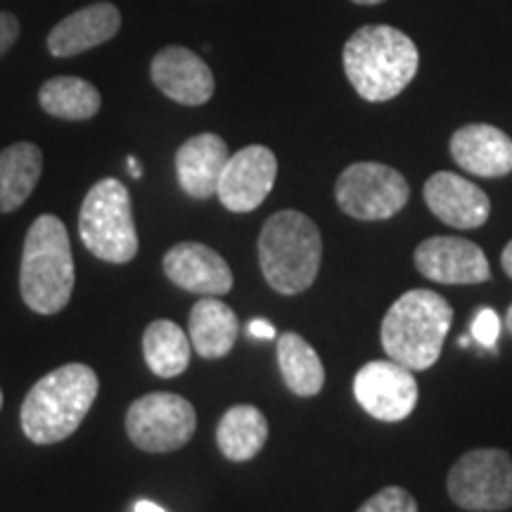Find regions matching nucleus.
Returning a JSON list of instances; mask_svg holds the SVG:
<instances>
[{
  "label": "nucleus",
  "instance_id": "obj_34",
  "mask_svg": "<svg viewBox=\"0 0 512 512\" xmlns=\"http://www.w3.org/2000/svg\"><path fill=\"white\" fill-rule=\"evenodd\" d=\"M0 408H3V392H0Z\"/></svg>",
  "mask_w": 512,
  "mask_h": 512
},
{
  "label": "nucleus",
  "instance_id": "obj_25",
  "mask_svg": "<svg viewBox=\"0 0 512 512\" xmlns=\"http://www.w3.org/2000/svg\"><path fill=\"white\" fill-rule=\"evenodd\" d=\"M356 512H418V503L401 486H387L368 498Z\"/></svg>",
  "mask_w": 512,
  "mask_h": 512
},
{
  "label": "nucleus",
  "instance_id": "obj_23",
  "mask_svg": "<svg viewBox=\"0 0 512 512\" xmlns=\"http://www.w3.org/2000/svg\"><path fill=\"white\" fill-rule=\"evenodd\" d=\"M38 102L50 117L67 121H86L100 112L102 98L98 88L79 76H55L38 91Z\"/></svg>",
  "mask_w": 512,
  "mask_h": 512
},
{
  "label": "nucleus",
  "instance_id": "obj_8",
  "mask_svg": "<svg viewBox=\"0 0 512 512\" xmlns=\"http://www.w3.org/2000/svg\"><path fill=\"white\" fill-rule=\"evenodd\" d=\"M335 197L339 209L358 221H384L408 204L411 188L392 166L356 162L337 178Z\"/></svg>",
  "mask_w": 512,
  "mask_h": 512
},
{
  "label": "nucleus",
  "instance_id": "obj_11",
  "mask_svg": "<svg viewBox=\"0 0 512 512\" xmlns=\"http://www.w3.org/2000/svg\"><path fill=\"white\" fill-rule=\"evenodd\" d=\"M275 176H278V159L273 150L264 145L242 147L240 152L230 155L216 197L233 214H249L271 195Z\"/></svg>",
  "mask_w": 512,
  "mask_h": 512
},
{
  "label": "nucleus",
  "instance_id": "obj_15",
  "mask_svg": "<svg viewBox=\"0 0 512 512\" xmlns=\"http://www.w3.org/2000/svg\"><path fill=\"white\" fill-rule=\"evenodd\" d=\"M164 273L185 292L221 297L233 290V271L219 252L200 242H181L164 254Z\"/></svg>",
  "mask_w": 512,
  "mask_h": 512
},
{
  "label": "nucleus",
  "instance_id": "obj_4",
  "mask_svg": "<svg viewBox=\"0 0 512 512\" xmlns=\"http://www.w3.org/2000/svg\"><path fill=\"white\" fill-rule=\"evenodd\" d=\"M453 309L432 290H408L384 313L380 339L392 361L408 370H427L439 361Z\"/></svg>",
  "mask_w": 512,
  "mask_h": 512
},
{
  "label": "nucleus",
  "instance_id": "obj_20",
  "mask_svg": "<svg viewBox=\"0 0 512 512\" xmlns=\"http://www.w3.org/2000/svg\"><path fill=\"white\" fill-rule=\"evenodd\" d=\"M43 174V152L34 143H15L0 152V214L29 200Z\"/></svg>",
  "mask_w": 512,
  "mask_h": 512
},
{
  "label": "nucleus",
  "instance_id": "obj_19",
  "mask_svg": "<svg viewBox=\"0 0 512 512\" xmlns=\"http://www.w3.org/2000/svg\"><path fill=\"white\" fill-rule=\"evenodd\" d=\"M190 344L202 358L216 361L233 351L240 335V320L228 304L216 297H204L192 306L188 318Z\"/></svg>",
  "mask_w": 512,
  "mask_h": 512
},
{
  "label": "nucleus",
  "instance_id": "obj_18",
  "mask_svg": "<svg viewBox=\"0 0 512 512\" xmlns=\"http://www.w3.org/2000/svg\"><path fill=\"white\" fill-rule=\"evenodd\" d=\"M121 12L112 3H93L64 17L48 36V50L55 57H74L98 48L119 34Z\"/></svg>",
  "mask_w": 512,
  "mask_h": 512
},
{
  "label": "nucleus",
  "instance_id": "obj_32",
  "mask_svg": "<svg viewBox=\"0 0 512 512\" xmlns=\"http://www.w3.org/2000/svg\"><path fill=\"white\" fill-rule=\"evenodd\" d=\"M505 328H508V332L512 335V304H510L508 313H505Z\"/></svg>",
  "mask_w": 512,
  "mask_h": 512
},
{
  "label": "nucleus",
  "instance_id": "obj_29",
  "mask_svg": "<svg viewBox=\"0 0 512 512\" xmlns=\"http://www.w3.org/2000/svg\"><path fill=\"white\" fill-rule=\"evenodd\" d=\"M501 266H503V271L510 275L512 278V240L508 242V245H505V249H503V254H501Z\"/></svg>",
  "mask_w": 512,
  "mask_h": 512
},
{
  "label": "nucleus",
  "instance_id": "obj_3",
  "mask_svg": "<svg viewBox=\"0 0 512 512\" xmlns=\"http://www.w3.org/2000/svg\"><path fill=\"white\" fill-rule=\"evenodd\" d=\"M76 283L72 242L67 226L53 214L31 223L19 266L24 304L41 316H55L69 304Z\"/></svg>",
  "mask_w": 512,
  "mask_h": 512
},
{
  "label": "nucleus",
  "instance_id": "obj_31",
  "mask_svg": "<svg viewBox=\"0 0 512 512\" xmlns=\"http://www.w3.org/2000/svg\"><path fill=\"white\" fill-rule=\"evenodd\" d=\"M128 166H131V174H133V178H140V176H143V169H140V164H138V159H136V157H128Z\"/></svg>",
  "mask_w": 512,
  "mask_h": 512
},
{
  "label": "nucleus",
  "instance_id": "obj_14",
  "mask_svg": "<svg viewBox=\"0 0 512 512\" xmlns=\"http://www.w3.org/2000/svg\"><path fill=\"white\" fill-rule=\"evenodd\" d=\"M422 195L432 214L451 228L472 230L489 221L491 202L486 192L451 171H437L427 178Z\"/></svg>",
  "mask_w": 512,
  "mask_h": 512
},
{
  "label": "nucleus",
  "instance_id": "obj_5",
  "mask_svg": "<svg viewBox=\"0 0 512 512\" xmlns=\"http://www.w3.org/2000/svg\"><path fill=\"white\" fill-rule=\"evenodd\" d=\"M323 259L320 230L302 211L273 214L259 233V266L280 294H299L316 283Z\"/></svg>",
  "mask_w": 512,
  "mask_h": 512
},
{
  "label": "nucleus",
  "instance_id": "obj_2",
  "mask_svg": "<svg viewBox=\"0 0 512 512\" xmlns=\"http://www.w3.org/2000/svg\"><path fill=\"white\" fill-rule=\"evenodd\" d=\"M98 389V375L83 363H67L43 375L29 389L19 413L27 439L48 446L72 437L91 411Z\"/></svg>",
  "mask_w": 512,
  "mask_h": 512
},
{
  "label": "nucleus",
  "instance_id": "obj_1",
  "mask_svg": "<svg viewBox=\"0 0 512 512\" xmlns=\"http://www.w3.org/2000/svg\"><path fill=\"white\" fill-rule=\"evenodd\" d=\"M354 91L368 102H387L406 91L420 67L413 38L389 24H368L351 34L342 53Z\"/></svg>",
  "mask_w": 512,
  "mask_h": 512
},
{
  "label": "nucleus",
  "instance_id": "obj_7",
  "mask_svg": "<svg viewBox=\"0 0 512 512\" xmlns=\"http://www.w3.org/2000/svg\"><path fill=\"white\" fill-rule=\"evenodd\" d=\"M448 496L470 512L512 508V458L501 448H475L448 472Z\"/></svg>",
  "mask_w": 512,
  "mask_h": 512
},
{
  "label": "nucleus",
  "instance_id": "obj_12",
  "mask_svg": "<svg viewBox=\"0 0 512 512\" xmlns=\"http://www.w3.org/2000/svg\"><path fill=\"white\" fill-rule=\"evenodd\" d=\"M413 261L427 280L441 285H479L491 278L489 259L482 247L453 235H439L420 242Z\"/></svg>",
  "mask_w": 512,
  "mask_h": 512
},
{
  "label": "nucleus",
  "instance_id": "obj_27",
  "mask_svg": "<svg viewBox=\"0 0 512 512\" xmlns=\"http://www.w3.org/2000/svg\"><path fill=\"white\" fill-rule=\"evenodd\" d=\"M19 19L12 12H0V57L17 43Z\"/></svg>",
  "mask_w": 512,
  "mask_h": 512
},
{
  "label": "nucleus",
  "instance_id": "obj_13",
  "mask_svg": "<svg viewBox=\"0 0 512 512\" xmlns=\"http://www.w3.org/2000/svg\"><path fill=\"white\" fill-rule=\"evenodd\" d=\"M150 76L166 98L178 105L200 107L214 95V74L200 55L188 48L169 46L152 60Z\"/></svg>",
  "mask_w": 512,
  "mask_h": 512
},
{
  "label": "nucleus",
  "instance_id": "obj_17",
  "mask_svg": "<svg viewBox=\"0 0 512 512\" xmlns=\"http://www.w3.org/2000/svg\"><path fill=\"white\" fill-rule=\"evenodd\" d=\"M228 159L226 140L216 133H200L185 140L176 152V176L185 195L195 200L214 197Z\"/></svg>",
  "mask_w": 512,
  "mask_h": 512
},
{
  "label": "nucleus",
  "instance_id": "obj_6",
  "mask_svg": "<svg viewBox=\"0 0 512 512\" xmlns=\"http://www.w3.org/2000/svg\"><path fill=\"white\" fill-rule=\"evenodd\" d=\"M83 247L107 264H128L138 254V233L128 188L117 178H102L88 190L79 214Z\"/></svg>",
  "mask_w": 512,
  "mask_h": 512
},
{
  "label": "nucleus",
  "instance_id": "obj_24",
  "mask_svg": "<svg viewBox=\"0 0 512 512\" xmlns=\"http://www.w3.org/2000/svg\"><path fill=\"white\" fill-rule=\"evenodd\" d=\"M190 339L174 320H155L145 328L143 356L159 377H178L190 366Z\"/></svg>",
  "mask_w": 512,
  "mask_h": 512
},
{
  "label": "nucleus",
  "instance_id": "obj_30",
  "mask_svg": "<svg viewBox=\"0 0 512 512\" xmlns=\"http://www.w3.org/2000/svg\"><path fill=\"white\" fill-rule=\"evenodd\" d=\"M136 512H166V510L159 508V505L152 503V501H138L136 503Z\"/></svg>",
  "mask_w": 512,
  "mask_h": 512
},
{
  "label": "nucleus",
  "instance_id": "obj_26",
  "mask_svg": "<svg viewBox=\"0 0 512 512\" xmlns=\"http://www.w3.org/2000/svg\"><path fill=\"white\" fill-rule=\"evenodd\" d=\"M498 335H501V318L494 309H482L477 313L475 323H472V337L477 339L482 347H494Z\"/></svg>",
  "mask_w": 512,
  "mask_h": 512
},
{
  "label": "nucleus",
  "instance_id": "obj_22",
  "mask_svg": "<svg viewBox=\"0 0 512 512\" xmlns=\"http://www.w3.org/2000/svg\"><path fill=\"white\" fill-rule=\"evenodd\" d=\"M278 366L292 394L316 396L325 384V368L316 349L297 332H285L278 339Z\"/></svg>",
  "mask_w": 512,
  "mask_h": 512
},
{
  "label": "nucleus",
  "instance_id": "obj_33",
  "mask_svg": "<svg viewBox=\"0 0 512 512\" xmlns=\"http://www.w3.org/2000/svg\"><path fill=\"white\" fill-rule=\"evenodd\" d=\"M351 3H356V5H380V3H384V0H351Z\"/></svg>",
  "mask_w": 512,
  "mask_h": 512
},
{
  "label": "nucleus",
  "instance_id": "obj_9",
  "mask_svg": "<svg viewBox=\"0 0 512 512\" xmlns=\"http://www.w3.org/2000/svg\"><path fill=\"white\" fill-rule=\"evenodd\" d=\"M197 430L192 403L171 392H152L131 403L126 434L145 453H171L183 448Z\"/></svg>",
  "mask_w": 512,
  "mask_h": 512
},
{
  "label": "nucleus",
  "instance_id": "obj_21",
  "mask_svg": "<svg viewBox=\"0 0 512 512\" xmlns=\"http://www.w3.org/2000/svg\"><path fill=\"white\" fill-rule=\"evenodd\" d=\"M268 439V420L256 406L240 403L228 408L216 427V444L233 463L252 460Z\"/></svg>",
  "mask_w": 512,
  "mask_h": 512
},
{
  "label": "nucleus",
  "instance_id": "obj_28",
  "mask_svg": "<svg viewBox=\"0 0 512 512\" xmlns=\"http://www.w3.org/2000/svg\"><path fill=\"white\" fill-rule=\"evenodd\" d=\"M247 330H249V335L256 339H273L275 337V328L264 318H254L252 323L247 325Z\"/></svg>",
  "mask_w": 512,
  "mask_h": 512
},
{
  "label": "nucleus",
  "instance_id": "obj_10",
  "mask_svg": "<svg viewBox=\"0 0 512 512\" xmlns=\"http://www.w3.org/2000/svg\"><path fill=\"white\" fill-rule=\"evenodd\" d=\"M354 394L375 420L401 422L418 406V382L413 370L392 361H370L354 377Z\"/></svg>",
  "mask_w": 512,
  "mask_h": 512
},
{
  "label": "nucleus",
  "instance_id": "obj_16",
  "mask_svg": "<svg viewBox=\"0 0 512 512\" xmlns=\"http://www.w3.org/2000/svg\"><path fill=\"white\" fill-rule=\"evenodd\" d=\"M451 157L472 176H508L512 171V138L491 124H467L451 136Z\"/></svg>",
  "mask_w": 512,
  "mask_h": 512
}]
</instances>
